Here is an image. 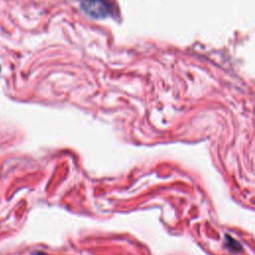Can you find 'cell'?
<instances>
[{"label": "cell", "instance_id": "cell-1", "mask_svg": "<svg viewBox=\"0 0 255 255\" xmlns=\"http://www.w3.org/2000/svg\"><path fill=\"white\" fill-rule=\"evenodd\" d=\"M83 11L92 18L104 19L111 14V7L105 0H83Z\"/></svg>", "mask_w": 255, "mask_h": 255}, {"label": "cell", "instance_id": "cell-2", "mask_svg": "<svg viewBox=\"0 0 255 255\" xmlns=\"http://www.w3.org/2000/svg\"><path fill=\"white\" fill-rule=\"evenodd\" d=\"M226 239H227V244L231 247V249H233V250H239V249H241V246H240V244L236 241V240H234L233 238H230V237H226Z\"/></svg>", "mask_w": 255, "mask_h": 255}]
</instances>
